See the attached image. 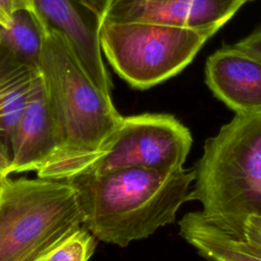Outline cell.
I'll use <instances>...</instances> for the list:
<instances>
[{"mask_svg":"<svg viewBox=\"0 0 261 261\" xmlns=\"http://www.w3.org/2000/svg\"><path fill=\"white\" fill-rule=\"evenodd\" d=\"M39 69L53 121L56 150L38 177L67 180L105 154L122 117L111 91L86 70L67 38L47 25Z\"/></svg>","mask_w":261,"mask_h":261,"instance_id":"cell-1","label":"cell"},{"mask_svg":"<svg viewBox=\"0 0 261 261\" xmlns=\"http://www.w3.org/2000/svg\"><path fill=\"white\" fill-rule=\"evenodd\" d=\"M195 178V168L130 167L85 172L67 181L77 193L83 225L97 240L125 247L174 222L179 207L191 201Z\"/></svg>","mask_w":261,"mask_h":261,"instance_id":"cell-2","label":"cell"},{"mask_svg":"<svg viewBox=\"0 0 261 261\" xmlns=\"http://www.w3.org/2000/svg\"><path fill=\"white\" fill-rule=\"evenodd\" d=\"M194 168L191 201L209 221L244 238L248 218L261 215V113L236 114L206 140Z\"/></svg>","mask_w":261,"mask_h":261,"instance_id":"cell-3","label":"cell"},{"mask_svg":"<svg viewBox=\"0 0 261 261\" xmlns=\"http://www.w3.org/2000/svg\"><path fill=\"white\" fill-rule=\"evenodd\" d=\"M67 180L7 178L0 196V261H35L83 224Z\"/></svg>","mask_w":261,"mask_h":261,"instance_id":"cell-4","label":"cell"},{"mask_svg":"<svg viewBox=\"0 0 261 261\" xmlns=\"http://www.w3.org/2000/svg\"><path fill=\"white\" fill-rule=\"evenodd\" d=\"M218 30L104 19L98 37L117 74L133 88L145 90L180 72Z\"/></svg>","mask_w":261,"mask_h":261,"instance_id":"cell-5","label":"cell"},{"mask_svg":"<svg viewBox=\"0 0 261 261\" xmlns=\"http://www.w3.org/2000/svg\"><path fill=\"white\" fill-rule=\"evenodd\" d=\"M192 143L190 129L173 115L123 116L105 154L83 173L130 167L175 170L184 167Z\"/></svg>","mask_w":261,"mask_h":261,"instance_id":"cell-6","label":"cell"},{"mask_svg":"<svg viewBox=\"0 0 261 261\" xmlns=\"http://www.w3.org/2000/svg\"><path fill=\"white\" fill-rule=\"evenodd\" d=\"M246 2L247 0H110L103 20L220 29Z\"/></svg>","mask_w":261,"mask_h":261,"instance_id":"cell-7","label":"cell"},{"mask_svg":"<svg viewBox=\"0 0 261 261\" xmlns=\"http://www.w3.org/2000/svg\"><path fill=\"white\" fill-rule=\"evenodd\" d=\"M205 82L236 114L261 113V61L233 45L223 46L208 57Z\"/></svg>","mask_w":261,"mask_h":261,"instance_id":"cell-8","label":"cell"},{"mask_svg":"<svg viewBox=\"0 0 261 261\" xmlns=\"http://www.w3.org/2000/svg\"><path fill=\"white\" fill-rule=\"evenodd\" d=\"M55 150V132L41 75L28 98L11 137L9 174L38 171Z\"/></svg>","mask_w":261,"mask_h":261,"instance_id":"cell-9","label":"cell"},{"mask_svg":"<svg viewBox=\"0 0 261 261\" xmlns=\"http://www.w3.org/2000/svg\"><path fill=\"white\" fill-rule=\"evenodd\" d=\"M47 24L62 33L90 75L111 91V82L102 58L98 28L73 0H34Z\"/></svg>","mask_w":261,"mask_h":261,"instance_id":"cell-10","label":"cell"},{"mask_svg":"<svg viewBox=\"0 0 261 261\" xmlns=\"http://www.w3.org/2000/svg\"><path fill=\"white\" fill-rule=\"evenodd\" d=\"M179 234L205 258L221 261H261V247L209 221L201 211L178 222Z\"/></svg>","mask_w":261,"mask_h":261,"instance_id":"cell-11","label":"cell"},{"mask_svg":"<svg viewBox=\"0 0 261 261\" xmlns=\"http://www.w3.org/2000/svg\"><path fill=\"white\" fill-rule=\"evenodd\" d=\"M40 77L39 68L20 63L0 45V144L10 155L14 127Z\"/></svg>","mask_w":261,"mask_h":261,"instance_id":"cell-12","label":"cell"},{"mask_svg":"<svg viewBox=\"0 0 261 261\" xmlns=\"http://www.w3.org/2000/svg\"><path fill=\"white\" fill-rule=\"evenodd\" d=\"M47 22L37 9L21 8L0 23V45L20 63L39 68Z\"/></svg>","mask_w":261,"mask_h":261,"instance_id":"cell-13","label":"cell"},{"mask_svg":"<svg viewBox=\"0 0 261 261\" xmlns=\"http://www.w3.org/2000/svg\"><path fill=\"white\" fill-rule=\"evenodd\" d=\"M97 239L85 226H80L35 261H88L96 248Z\"/></svg>","mask_w":261,"mask_h":261,"instance_id":"cell-14","label":"cell"},{"mask_svg":"<svg viewBox=\"0 0 261 261\" xmlns=\"http://www.w3.org/2000/svg\"><path fill=\"white\" fill-rule=\"evenodd\" d=\"M233 46L261 61V25L244 39L234 43Z\"/></svg>","mask_w":261,"mask_h":261,"instance_id":"cell-15","label":"cell"},{"mask_svg":"<svg viewBox=\"0 0 261 261\" xmlns=\"http://www.w3.org/2000/svg\"><path fill=\"white\" fill-rule=\"evenodd\" d=\"M244 238L261 247V215H255L248 218Z\"/></svg>","mask_w":261,"mask_h":261,"instance_id":"cell-16","label":"cell"},{"mask_svg":"<svg viewBox=\"0 0 261 261\" xmlns=\"http://www.w3.org/2000/svg\"><path fill=\"white\" fill-rule=\"evenodd\" d=\"M21 8L37 9L34 0H0V10L8 18L14 11Z\"/></svg>","mask_w":261,"mask_h":261,"instance_id":"cell-17","label":"cell"},{"mask_svg":"<svg viewBox=\"0 0 261 261\" xmlns=\"http://www.w3.org/2000/svg\"><path fill=\"white\" fill-rule=\"evenodd\" d=\"M11 165V155L9 151L0 144V173L8 176Z\"/></svg>","mask_w":261,"mask_h":261,"instance_id":"cell-18","label":"cell"},{"mask_svg":"<svg viewBox=\"0 0 261 261\" xmlns=\"http://www.w3.org/2000/svg\"><path fill=\"white\" fill-rule=\"evenodd\" d=\"M7 178H8V176H6V175L0 173V196H1V194H2V191H3V189H4V186H5V182H6Z\"/></svg>","mask_w":261,"mask_h":261,"instance_id":"cell-19","label":"cell"},{"mask_svg":"<svg viewBox=\"0 0 261 261\" xmlns=\"http://www.w3.org/2000/svg\"><path fill=\"white\" fill-rule=\"evenodd\" d=\"M9 21V18L0 10V23H3V24H7Z\"/></svg>","mask_w":261,"mask_h":261,"instance_id":"cell-20","label":"cell"},{"mask_svg":"<svg viewBox=\"0 0 261 261\" xmlns=\"http://www.w3.org/2000/svg\"><path fill=\"white\" fill-rule=\"evenodd\" d=\"M206 261H221V260H218L215 258H206Z\"/></svg>","mask_w":261,"mask_h":261,"instance_id":"cell-21","label":"cell"},{"mask_svg":"<svg viewBox=\"0 0 261 261\" xmlns=\"http://www.w3.org/2000/svg\"><path fill=\"white\" fill-rule=\"evenodd\" d=\"M247 1H253V0H247Z\"/></svg>","mask_w":261,"mask_h":261,"instance_id":"cell-22","label":"cell"}]
</instances>
